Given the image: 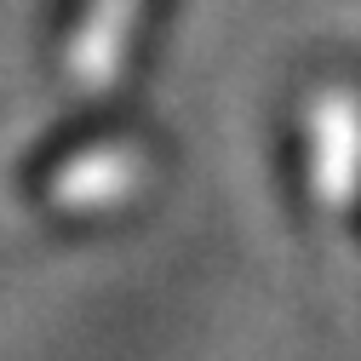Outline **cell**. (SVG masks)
Wrapping results in <instances>:
<instances>
[{
    "label": "cell",
    "instance_id": "cell-1",
    "mask_svg": "<svg viewBox=\"0 0 361 361\" xmlns=\"http://www.w3.org/2000/svg\"><path fill=\"white\" fill-rule=\"evenodd\" d=\"M132 18H138V0H92V12H86L80 35H75V52H69L75 80L104 86V80L121 69V52H126Z\"/></svg>",
    "mask_w": 361,
    "mask_h": 361
}]
</instances>
